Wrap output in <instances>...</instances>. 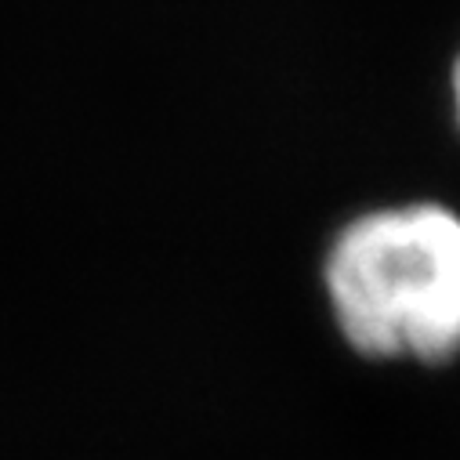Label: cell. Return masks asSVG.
Returning a JSON list of instances; mask_svg holds the SVG:
<instances>
[{"label": "cell", "instance_id": "cell-1", "mask_svg": "<svg viewBox=\"0 0 460 460\" xmlns=\"http://www.w3.org/2000/svg\"><path fill=\"white\" fill-rule=\"evenodd\" d=\"M323 290L333 326L363 359H456L460 214L420 199L352 217L326 251Z\"/></svg>", "mask_w": 460, "mask_h": 460}, {"label": "cell", "instance_id": "cell-2", "mask_svg": "<svg viewBox=\"0 0 460 460\" xmlns=\"http://www.w3.org/2000/svg\"><path fill=\"white\" fill-rule=\"evenodd\" d=\"M449 91H453V117H456V128H460V51L453 58V73H449Z\"/></svg>", "mask_w": 460, "mask_h": 460}]
</instances>
